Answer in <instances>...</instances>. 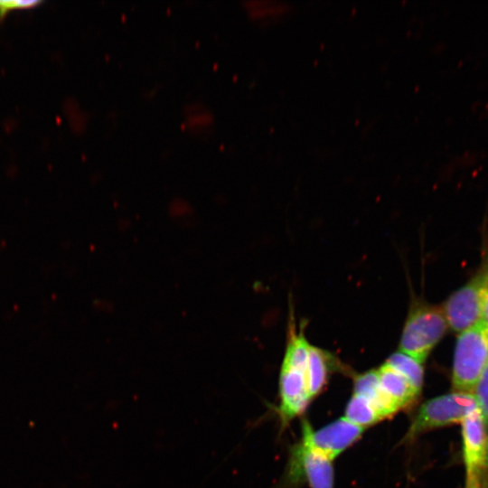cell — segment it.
Returning <instances> with one entry per match:
<instances>
[{
	"mask_svg": "<svg viewBox=\"0 0 488 488\" xmlns=\"http://www.w3.org/2000/svg\"><path fill=\"white\" fill-rule=\"evenodd\" d=\"M463 455L466 472H484L487 428L478 408L462 421Z\"/></svg>",
	"mask_w": 488,
	"mask_h": 488,
	"instance_id": "ba28073f",
	"label": "cell"
},
{
	"mask_svg": "<svg viewBox=\"0 0 488 488\" xmlns=\"http://www.w3.org/2000/svg\"><path fill=\"white\" fill-rule=\"evenodd\" d=\"M295 325L291 321L282 366L306 371L310 344L304 332H297Z\"/></svg>",
	"mask_w": 488,
	"mask_h": 488,
	"instance_id": "7c38bea8",
	"label": "cell"
},
{
	"mask_svg": "<svg viewBox=\"0 0 488 488\" xmlns=\"http://www.w3.org/2000/svg\"><path fill=\"white\" fill-rule=\"evenodd\" d=\"M488 361V326L482 321L457 337L452 370L453 391L474 393Z\"/></svg>",
	"mask_w": 488,
	"mask_h": 488,
	"instance_id": "7a4b0ae2",
	"label": "cell"
},
{
	"mask_svg": "<svg viewBox=\"0 0 488 488\" xmlns=\"http://www.w3.org/2000/svg\"><path fill=\"white\" fill-rule=\"evenodd\" d=\"M304 479L311 488H333L332 461L302 440L291 455L286 480L295 483Z\"/></svg>",
	"mask_w": 488,
	"mask_h": 488,
	"instance_id": "8992f818",
	"label": "cell"
},
{
	"mask_svg": "<svg viewBox=\"0 0 488 488\" xmlns=\"http://www.w3.org/2000/svg\"><path fill=\"white\" fill-rule=\"evenodd\" d=\"M380 389L400 410L410 406L419 396L408 380L387 363L378 370Z\"/></svg>",
	"mask_w": 488,
	"mask_h": 488,
	"instance_id": "9c48e42d",
	"label": "cell"
},
{
	"mask_svg": "<svg viewBox=\"0 0 488 488\" xmlns=\"http://www.w3.org/2000/svg\"><path fill=\"white\" fill-rule=\"evenodd\" d=\"M302 429V440L331 461L357 441L364 430L345 418H339L316 431L305 421Z\"/></svg>",
	"mask_w": 488,
	"mask_h": 488,
	"instance_id": "5b68a950",
	"label": "cell"
},
{
	"mask_svg": "<svg viewBox=\"0 0 488 488\" xmlns=\"http://www.w3.org/2000/svg\"><path fill=\"white\" fill-rule=\"evenodd\" d=\"M448 328L441 306L418 302L407 316L399 341V352L424 363Z\"/></svg>",
	"mask_w": 488,
	"mask_h": 488,
	"instance_id": "6da1fadb",
	"label": "cell"
},
{
	"mask_svg": "<svg viewBox=\"0 0 488 488\" xmlns=\"http://www.w3.org/2000/svg\"><path fill=\"white\" fill-rule=\"evenodd\" d=\"M332 354L310 344L306 368V380L311 399L317 396L325 386L329 371L332 368Z\"/></svg>",
	"mask_w": 488,
	"mask_h": 488,
	"instance_id": "8fae6325",
	"label": "cell"
},
{
	"mask_svg": "<svg viewBox=\"0 0 488 488\" xmlns=\"http://www.w3.org/2000/svg\"><path fill=\"white\" fill-rule=\"evenodd\" d=\"M487 296L488 269H483L444 303L448 327L461 333L481 322Z\"/></svg>",
	"mask_w": 488,
	"mask_h": 488,
	"instance_id": "277c9868",
	"label": "cell"
},
{
	"mask_svg": "<svg viewBox=\"0 0 488 488\" xmlns=\"http://www.w3.org/2000/svg\"><path fill=\"white\" fill-rule=\"evenodd\" d=\"M474 396L488 429V361L474 390Z\"/></svg>",
	"mask_w": 488,
	"mask_h": 488,
	"instance_id": "2e32d148",
	"label": "cell"
},
{
	"mask_svg": "<svg viewBox=\"0 0 488 488\" xmlns=\"http://www.w3.org/2000/svg\"><path fill=\"white\" fill-rule=\"evenodd\" d=\"M482 322L488 326V296L483 307Z\"/></svg>",
	"mask_w": 488,
	"mask_h": 488,
	"instance_id": "d6986e66",
	"label": "cell"
},
{
	"mask_svg": "<svg viewBox=\"0 0 488 488\" xmlns=\"http://www.w3.org/2000/svg\"><path fill=\"white\" fill-rule=\"evenodd\" d=\"M385 363L404 376L413 389L420 394L424 380L423 363L402 352L392 353Z\"/></svg>",
	"mask_w": 488,
	"mask_h": 488,
	"instance_id": "5bb4252c",
	"label": "cell"
},
{
	"mask_svg": "<svg viewBox=\"0 0 488 488\" xmlns=\"http://www.w3.org/2000/svg\"><path fill=\"white\" fill-rule=\"evenodd\" d=\"M485 465L488 466V437H487V444H486V450H485Z\"/></svg>",
	"mask_w": 488,
	"mask_h": 488,
	"instance_id": "ffe728a7",
	"label": "cell"
},
{
	"mask_svg": "<svg viewBox=\"0 0 488 488\" xmlns=\"http://www.w3.org/2000/svg\"><path fill=\"white\" fill-rule=\"evenodd\" d=\"M484 472H466L465 488H484Z\"/></svg>",
	"mask_w": 488,
	"mask_h": 488,
	"instance_id": "ac0fdd59",
	"label": "cell"
},
{
	"mask_svg": "<svg viewBox=\"0 0 488 488\" xmlns=\"http://www.w3.org/2000/svg\"><path fill=\"white\" fill-rule=\"evenodd\" d=\"M353 393L365 397L373 405L382 419L391 417L399 410L380 389L377 370H371L356 376Z\"/></svg>",
	"mask_w": 488,
	"mask_h": 488,
	"instance_id": "30bf717a",
	"label": "cell"
},
{
	"mask_svg": "<svg viewBox=\"0 0 488 488\" xmlns=\"http://www.w3.org/2000/svg\"><path fill=\"white\" fill-rule=\"evenodd\" d=\"M183 123L187 130L193 135H208L213 128L214 114L202 102L187 103L183 108Z\"/></svg>",
	"mask_w": 488,
	"mask_h": 488,
	"instance_id": "4fadbf2b",
	"label": "cell"
},
{
	"mask_svg": "<svg viewBox=\"0 0 488 488\" xmlns=\"http://www.w3.org/2000/svg\"><path fill=\"white\" fill-rule=\"evenodd\" d=\"M279 395L278 414L281 422L286 424L301 414L311 400L306 371L281 366Z\"/></svg>",
	"mask_w": 488,
	"mask_h": 488,
	"instance_id": "52a82bcc",
	"label": "cell"
},
{
	"mask_svg": "<svg viewBox=\"0 0 488 488\" xmlns=\"http://www.w3.org/2000/svg\"><path fill=\"white\" fill-rule=\"evenodd\" d=\"M41 4L38 1H0V21L3 20L5 15L13 10L32 8Z\"/></svg>",
	"mask_w": 488,
	"mask_h": 488,
	"instance_id": "e0dca14e",
	"label": "cell"
},
{
	"mask_svg": "<svg viewBox=\"0 0 488 488\" xmlns=\"http://www.w3.org/2000/svg\"><path fill=\"white\" fill-rule=\"evenodd\" d=\"M476 408L474 393L452 391L428 399L418 409L403 442H410L419 435L437 427L462 423Z\"/></svg>",
	"mask_w": 488,
	"mask_h": 488,
	"instance_id": "3957f363",
	"label": "cell"
},
{
	"mask_svg": "<svg viewBox=\"0 0 488 488\" xmlns=\"http://www.w3.org/2000/svg\"><path fill=\"white\" fill-rule=\"evenodd\" d=\"M344 418L363 429L382 419L365 397L355 393L347 404Z\"/></svg>",
	"mask_w": 488,
	"mask_h": 488,
	"instance_id": "9a60e30c",
	"label": "cell"
}]
</instances>
